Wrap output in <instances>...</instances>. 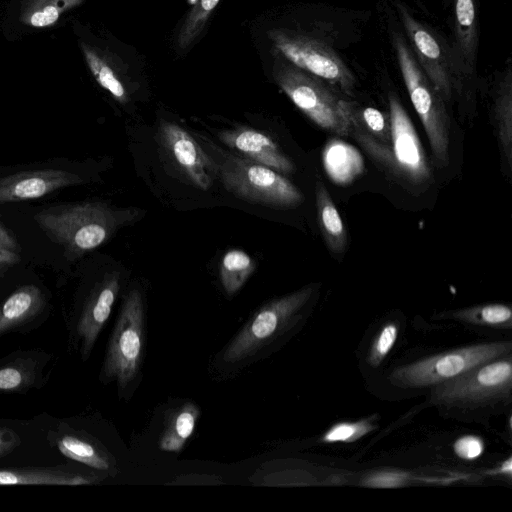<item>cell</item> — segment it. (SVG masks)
Masks as SVG:
<instances>
[{"instance_id": "cell-1", "label": "cell", "mask_w": 512, "mask_h": 512, "mask_svg": "<svg viewBox=\"0 0 512 512\" xmlns=\"http://www.w3.org/2000/svg\"><path fill=\"white\" fill-rule=\"evenodd\" d=\"M138 214L136 209L84 201L41 209L34 215V221L53 243L63 248L69 261H75L106 243Z\"/></svg>"}, {"instance_id": "cell-2", "label": "cell", "mask_w": 512, "mask_h": 512, "mask_svg": "<svg viewBox=\"0 0 512 512\" xmlns=\"http://www.w3.org/2000/svg\"><path fill=\"white\" fill-rule=\"evenodd\" d=\"M313 293L309 285L261 306L223 350V362L244 364L260 357L298 325Z\"/></svg>"}, {"instance_id": "cell-3", "label": "cell", "mask_w": 512, "mask_h": 512, "mask_svg": "<svg viewBox=\"0 0 512 512\" xmlns=\"http://www.w3.org/2000/svg\"><path fill=\"white\" fill-rule=\"evenodd\" d=\"M272 74L277 85L309 119L340 136L351 132L354 103L343 99L324 80L300 69L273 51Z\"/></svg>"}, {"instance_id": "cell-4", "label": "cell", "mask_w": 512, "mask_h": 512, "mask_svg": "<svg viewBox=\"0 0 512 512\" xmlns=\"http://www.w3.org/2000/svg\"><path fill=\"white\" fill-rule=\"evenodd\" d=\"M215 167L223 186L236 197L287 209L303 201L300 190L281 173L215 147Z\"/></svg>"}, {"instance_id": "cell-5", "label": "cell", "mask_w": 512, "mask_h": 512, "mask_svg": "<svg viewBox=\"0 0 512 512\" xmlns=\"http://www.w3.org/2000/svg\"><path fill=\"white\" fill-rule=\"evenodd\" d=\"M392 43L400 72L437 162H449L450 121L445 101L429 81L404 36L396 31Z\"/></svg>"}, {"instance_id": "cell-6", "label": "cell", "mask_w": 512, "mask_h": 512, "mask_svg": "<svg viewBox=\"0 0 512 512\" xmlns=\"http://www.w3.org/2000/svg\"><path fill=\"white\" fill-rule=\"evenodd\" d=\"M144 303L138 289L130 290L122 303L107 343L100 372L103 383L116 382L125 390L140 371L144 347Z\"/></svg>"}, {"instance_id": "cell-7", "label": "cell", "mask_w": 512, "mask_h": 512, "mask_svg": "<svg viewBox=\"0 0 512 512\" xmlns=\"http://www.w3.org/2000/svg\"><path fill=\"white\" fill-rule=\"evenodd\" d=\"M512 365L500 357L433 385L432 400L448 407L476 408L510 398Z\"/></svg>"}, {"instance_id": "cell-8", "label": "cell", "mask_w": 512, "mask_h": 512, "mask_svg": "<svg viewBox=\"0 0 512 512\" xmlns=\"http://www.w3.org/2000/svg\"><path fill=\"white\" fill-rule=\"evenodd\" d=\"M273 51L300 69L352 96L356 79L339 55L324 42L299 31L274 28L268 32Z\"/></svg>"}, {"instance_id": "cell-9", "label": "cell", "mask_w": 512, "mask_h": 512, "mask_svg": "<svg viewBox=\"0 0 512 512\" xmlns=\"http://www.w3.org/2000/svg\"><path fill=\"white\" fill-rule=\"evenodd\" d=\"M394 6L416 61L443 100H450L464 77L449 42L419 21L402 1L395 0Z\"/></svg>"}, {"instance_id": "cell-10", "label": "cell", "mask_w": 512, "mask_h": 512, "mask_svg": "<svg viewBox=\"0 0 512 512\" xmlns=\"http://www.w3.org/2000/svg\"><path fill=\"white\" fill-rule=\"evenodd\" d=\"M511 348L510 342L461 347L398 367L389 379L393 384L406 388L433 386L477 365L509 355Z\"/></svg>"}, {"instance_id": "cell-11", "label": "cell", "mask_w": 512, "mask_h": 512, "mask_svg": "<svg viewBox=\"0 0 512 512\" xmlns=\"http://www.w3.org/2000/svg\"><path fill=\"white\" fill-rule=\"evenodd\" d=\"M120 290V273H105L89 291L64 314L68 351L87 361L110 317Z\"/></svg>"}, {"instance_id": "cell-12", "label": "cell", "mask_w": 512, "mask_h": 512, "mask_svg": "<svg viewBox=\"0 0 512 512\" xmlns=\"http://www.w3.org/2000/svg\"><path fill=\"white\" fill-rule=\"evenodd\" d=\"M388 103L391 124L388 167L413 182H424L429 179L430 170L411 119L395 94L389 93Z\"/></svg>"}, {"instance_id": "cell-13", "label": "cell", "mask_w": 512, "mask_h": 512, "mask_svg": "<svg viewBox=\"0 0 512 512\" xmlns=\"http://www.w3.org/2000/svg\"><path fill=\"white\" fill-rule=\"evenodd\" d=\"M54 355L40 348L19 349L0 358V394H26L48 382Z\"/></svg>"}, {"instance_id": "cell-14", "label": "cell", "mask_w": 512, "mask_h": 512, "mask_svg": "<svg viewBox=\"0 0 512 512\" xmlns=\"http://www.w3.org/2000/svg\"><path fill=\"white\" fill-rule=\"evenodd\" d=\"M49 313L46 293L35 284H23L0 302V337L28 333L39 327Z\"/></svg>"}, {"instance_id": "cell-15", "label": "cell", "mask_w": 512, "mask_h": 512, "mask_svg": "<svg viewBox=\"0 0 512 512\" xmlns=\"http://www.w3.org/2000/svg\"><path fill=\"white\" fill-rule=\"evenodd\" d=\"M83 181L75 172L53 168L10 174L0 178V204L39 199Z\"/></svg>"}, {"instance_id": "cell-16", "label": "cell", "mask_w": 512, "mask_h": 512, "mask_svg": "<svg viewBox=\"0 0 512 512\" xmlns=\"http://www.w3.org/2000/svg\"><path fill=\"white\" fill-rule=\"evenodd\" d=\"M159 132L163 146L185 176L199 189L208 190L211 185L208 173L211 160L198 142L172 122L163 121Z\"/></svg>"}, {"instance_id": "cell-17", "label": "cell", "mask_w": 512, "mask_h": 512, "mask_svg": "<svg viewBox=\"0 0 512 512\" xmlns=\"http://www.w3.org/2000/svg\"><path fill=\"white\" fill-rule=\"evenodd\" d=\"M220 140L243 157L265 165L279 173L294 171L293 162L283 153L277 143L266 133L246 126L223 130Z\"/></svg>"}, {"instance_id": "cell-18", "label": "cell", "mask_w": 512, "mask_h": 512, "mask_svg": "<svg viewBox=\"0 0 512 512\" xmlns=\"http://www.w3.org/2000/svg\"><path fill=\"white\" fill-rule=\"evenodd\" d=\"M449 44L462 76H472L479 44L477 0H452V40Z\"/></svg>"}, {"instance_id": "cell-19", "label": "cell", "mask_w": 512, "mask_h": 512, "mask_svg": "<svg viewBox=\"0 0 512 512\" xmlns=\"http://www.w3.org/2000/svg\"><path fill=\"white\" fill-rule=\"evenodd\" d=\"M101 477L71 465L0 468L2 485L82 486L98 483Z\"/></svg>"}, {"instance_id": "cell-20", "label": "cell", "mask_w": 512, "mask_h": 512, "mask_svg": "<svg viewBox=\"0 0 512 512\" xmlns=\"http://www.w3.org/2000/svg\"><path fill=\"white\" fill-rule=\"evenodd\" d=\"M48 439L65 457L95 471L110 473L114 468L110 456L90 435L68 424H59Z\"/></svg>"}, {"instance_id": "cell-21", "label": "cell", "mask_w": 512, "mask_h": 512, "mask_svg": "<svg viewBox=\"0 0 512 512\" xmlns=\"http://www.w3.org/2000/svg\"><path fill=\"white\" fill-rule=\"evenodd\" d=\"M87 66L96 82L117 102L129 101L127 66L110 51L86 42L80 44Z\"/></svg>"}, {"instance_id": "cell-22", "label": "cell", "mask_w": 512, "mask_h": 512, "mask_svg": "<svg viewBox=\"0 0 512 512\" xmlns=\"http://www.w3.org/2000/svg\"><path fill=\"white\" fill-rule=\"evenodd\" d=\"M493 113L503 163L508 171L512 163V70L510 59L495 89Z\"/></svg>"}, {"instance_id": "cell-23", "label": "cell", "mask_w": 512, "mask_h": 512, "mask_svg": "<svg viewBox=\"0 0 512 512\" xmlns=\"http://www.w3.org/2000/svg\"><path fill=\"white\" fill-rule=\"evenodd\" d=\"M316 208L320 231L333 253H342L347 245V233L342 218L325 185L317 181Z\"/></svg>"}, {"instance_id": "cell-24", "label": "cell", "mask_w": 512, "mask_h": 512, "mask_svg": "<svg viewBox=\"0 0 512 512\" xmlns=\"http://www.w3.org/2000/svg\"><path fill=\"white\" fill-rule=\"evenodd\" d=\"M200 410L192 402H186L167 418L159 439V448L166 452H180L194 432Z\"/></svg>"}, {"instance_id": "cell-25", "label": "cell", "mask_w": 512, "mask_h": 512, "mask_svg": "<svg viewBox=\"0 0 512 512\" xmlns=\"http://www.w3.org/2000/svg\"><path fill=\"white\" fill-rule=\"evenodd\" d=\"M254 259L240 249L228 250L219 264V276L226 294L233 295L242 288L255 271Z\"/></svg>"}, {"instance_id": "cell-26", "label": "cell", "mask_w": 512, "mask_h": 512, "mask_svg": "<svg viewBox=\"0 0 512 512\" xmlns=\"http://www.w3.org/2000/svg\"><path fill=\"white\" fill-rule=\"evenodd\" d=\"M84 0H25L21 9L24 24L44 28L55 24L62 14L82 4Z\"/></svg>"}, {"instance_id": "cell-27", "label": "cell", "mask_w": 512, "mask_h": 512, "mask_svg": "<svg viewBox=\"0 0 512 512\" xmlns=\"http://www.w3.org/2000/svg\"><path fill=\"white\" fill-rule=\"evenodd\" d=\"M452 317L472 324L507 327L512 325L511 308L504 304H486L454 311Z\"/></svg>"}, {"instance_id": "cell-28", "label": "cell", "mask_w": 512, "mask_h": 512, "mask_svg": "<svg viewBox=\"0 0 512 512\" xmlns=\"http://www.w3.org/2000/svg\"><path fill=\"white\" fill-rule=\"evenodd\" d=\"M220 0H198L182 23L176 39L179 50H186L199 36Z\"/></svg>"}, {"instance_id": "cell-29", "label": "cell", "mask_w": 512, "mask_h": 512, "mask_svg": "<svg viewBox=\"0 0 512 512\" xmlns=\"http://www.w3.org/2000/svg\"><path fill=\"white\" fill-rule=\"evenodd\" d=\"M376 427L373 418L354 422H340L326 431L321 441L325 443L354 442L376 429Z\"/></svg>"}, {"instance_id": "cell-30", "label": "cell", "mask_w": 512, "mask_h": 512, "mask_svg": "<svg viewBox=\"0 0 512 512\" xmlns=\"http://www.w3.org/2000/svg\"><path fill=\"white\" fill-rule=\"evenodd\" d=\"M399 328L396 323L389 322L384 325L373 340L368 355V363L377 367L388 355L398 337Z\"/></svg>"}, {"instance_id": "cell-31", "label": "cell", "mask_w": 512, "mask_h": 512, "mask_svg": "<svg viewBox=\"0 0 512 512\" xmlns=\"http://www.w3.org/2000/svg\"><path fill=\"white\" fill-rule=\"evenodd\" d=\"M455 453L462 459L472 460L478 458L484 450L483 441L476 436H463L454 443Z\"/></svg>"}, {"instance_id": "cell-32", "label": "cell", "mask_w": 512, "mask_h": 512, "mask_svg": "<svg viewBox=\"0 0 512 512\" xmlns=\"http://www.w3.org/2000/svg\"><path fill=\"white\" fill-rule=\"evenodd\" d=\"M406 476L400 473H378L368 478L364 484L371 487L391 488L401 486Z\"/></svg>"}, {"instance_id": "cell-33", "label": "cell", "mask_w": 512, "mask_h": 512, "mask_svg": "<svg viewBox=\"0 0 512 512\" xmlns=\"http://www.w3.org/2000/svg\"><path fill=\"white\" fill-rule=\"evenodd\" d=\"M22 443L21 437L13 429L0 426V458L12 453Z\"/></svg>"}, {"instance_id": "cell-34", "label": "cell", "mask_w": 512, "mask_h": 512, "mask_svg": "<svg viewBox=\"0 0 512 512\" xmlns=\"http://www.w3.org/2000/svg\"><path fill=\"white\" fill-rule=\"evenodd\" d=\"M20 259L17 251L0 246V279L11 267L18 264Z\"/></svg>"}, {"instance_id": "cell-35", "label": "cell", "mask_w": 512, "mask_h": 512, "mask_svg": "<svg viewBox=\"0 0 512 512\" xmlns=\"http://www.w3.org/2000/svg\"><path fill=\"white\" fill-rule=\"evenodd\" d=\"M0 246L19 251L20 246L14 235L2 223H0Z\"/></svg>"}, {"instance_id": "cell-36", "label": "cell", "mask_w": 512, "mask_h": 512, "mask_svg": "<svg viewBox=\"0 0 512 512\" xmlns=\"http://www.w3.org/2000/svg\"><path fill=\"white\" fill-rule=\"evenodd\" d=\"M500 472L501 473H507V474H511L512 472V467H511V458H509L506 462L503 463L501 469H500Z\"/></svg>"}, {"instance_id": "cell-37", "label": "cell", "mask_w": 512, "mask_h": 512, "mask_svg": "<svg viewBox=\"0 0 512 512\" xmlns=\"http://www.w3.org/2000/svg\"><path fill=\"white\" fill-rule=\"evenodd\" d=\"M198 0H189L191 4H195Z\"/></svg>"}]
</instances>
